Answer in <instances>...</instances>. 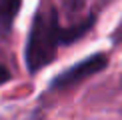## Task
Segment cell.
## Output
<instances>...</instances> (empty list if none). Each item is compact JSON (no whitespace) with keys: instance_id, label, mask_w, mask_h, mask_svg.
<instances>
[{"instance_id":"obj_1","label":"cell","mask_w":122,"mask_h":120,"mask_svg":"<svg viewBox=\"0 0 122 120\" xmlns=\"http://www.w3.org/2000/svg\"><path fill=\"white\" fill-rule=\"evenodd\" d=\"M62 28L54 8H42L34 14L24 52L30 74H36L56 58L58 46H62Z\"/></svg>"},{"instance_id":"obj_2","label":"cell","mask_w":122,"mask_h":120,"mask_svg":"<svg viewBox=\"0 0 122 120\" xmlns=\"http://www.w3.org/2000/svg\"><path fill=\"white\" fill-rule=\"evenodd\" d=\"M106 66H108V54L96 52V54H92V56L76 62L74 66L66 68L64 72L58 74V76H54L52 78V88L54 90L72 88V86H76V84L84 82L86 78H90V76H94V74L106 70Z\"/></svg>"},{"instance_id":"obj_3","label":"cell","mask_w":122,"mask_h":120,"mask_svg":"<svg viewBox=\"0 0 122 120\" xmlns=\"http://www.w3.org/2000/svg\"><path fill=\"white\" fill-rule=\"evenodd\" d=\"M22 0H0V34H6L16 20Z\"/></svg>"},{"instance_id":"obj_4","label":"cell","mask_w":122,"mask_h":120,"mask_svg":"<svg viewBox=\"0 0 122 120\" xmlns=\"http://www.w3.org/2000/svg\"><path fill=\"white\" fill-rule=\"evenodd\" d=\"M12 78V74H10V70L4 66V64H0V86H2V84H6L8 80Z\"/></svg>"},{"instance_id":"obj_5","label":"cell","mask_w":122,"mask_h":120,"mask_svg":"<svg viewBox=\"0 0 122 120\" xmlns=\"http://www.w3.org/2000/svg\"><path fill=\"white\" fill-rule=\"evenodd\" d=\"M102 2H104V4H108V2H112V0H102Z\"/></svg>"}]
</instances>
